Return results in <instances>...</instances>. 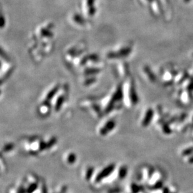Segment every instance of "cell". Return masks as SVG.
I'll return each instance as SVG.
<instances>
[{
	"label": "cell",
	"instance_id": "obj_3",
	"mask_svg": "<svg viewBox=\"0 0 193 193\" xmlns=\"http://www.w3.org/2000/svg\"><path fill=\"white\" fill-rule=\"evenodd\" d=\"M81 13L90 20L97 14V0H81Z\"/></svg>",
	"mask_w": 193,
	"mask_h": 193
},
{
	"label": "cell",
	"instance_id": "obj_2",
	"mask_svg": "<svg viewBox=\"0 0 193 193\" xmlns=\"http://www.w3.org/2000/svg\"><path fill=\"white\" fill-rule=\"evenodd\" d=\"M86 45L82 42L69 46L64 52V59L66 62L73 66L86 52Z\"/></svg>",
	"mask_w": 193,
	"mask_h": 193
},
{
	"label": "cell",
	"instance_id": "obj_1",
	"mask_svg": "<svg viewBox=\"0 0 193 193\" xmlns=\"http://www.w3.org/2000/svg\"><path fill=\"white\" fill-rule=\"evenodd\" d=\"M54 28V24L51 22L39 25L34 31L31 37L32 41L41 42H52L51 39L55 36Z\"/></svg>",
	"mask_w": 193,
	"mask_h": 193
},
{
	"label": "cell",
	"instance_id": "obj_4",
	"mask_svg": "<svg viewBox=\"0 0 193 193\" xmlns=\"http://www.w3.org/2000/svg\"><path fill=\"white\" fill-rule=\"evenodd\" d=\"M69 19L70 23L77 28H86L89 26L90 23V20L86 18L81 13H73Z\"/></svg>",
	"mask_w": 193,
	"mask_h": 193
}]
</instances>
